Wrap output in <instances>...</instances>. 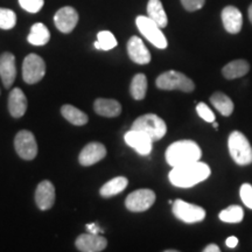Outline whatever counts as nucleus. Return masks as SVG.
<instances>
[{
	"instance_id": "nucleus-16",
	"label": "nucleus",
	"mask_w": 252,
	"mask_h": 252,
	"mask_svg": "<svg viewBox=\"0 0 252 252\" xmlns=\"http://www.w3.org/2000/svg\"><path fill=\"white\" fill-rule=\"evenodd\" d=\"M106 156V149L103 144L97 143H89L84 146V149L81 151L78 161L82 166H93L100 160L104 159Z\"/></svg>"
},
{
	"instance_id": "nucleus-27",
	"label": "nucleus",
	"mask_w": 252,
	"mask_h": 252,
	"mask_svg": "<svg viewBox=\"0 0 252 252\" xmlns=\"http://www.w3.org/2000/svg\"><path fill=\"white\" fill-rule=\"evenodd\" d=\"M147 93V77L144 74H137L132 78L130 86V94L135 100L145 98Z\"/></svg>"
},
{
	"instance_id": "nucleus-34",
	"label": "nucleus",
	"mask_w": 252,
	"mask_h": 252,
	"mask_svg": "<svg viewBox=\"0 0 252 252\" xmlns=\"http://www.w3.org/2000/svg\"><path fill=\"white\" fill-rule=\"evenodd\" d=\"M206 0H181V4L188 12H195L204 6Z\"/></svg>"
},
{
	"instance_id": "nucleus-22",
	"label": "nucleus",
	"mask_w": 252,
	"mask_h": 252,
	"mask_svg": "<svg viewBox=\"0 0 252 252\" xmlns=\"http://www.w3.org/2000/svg\"><path fill=\"white\" fill-rule=\"evenodd\" d=\"M147 14H149L147 17H150L161 28H165L168 25V18H167V14L160 0H149Z\"/></svg>"
},
{
	"instance_id": "nucleus-23",
	"label": "nucleus",
	"mask_w": 252,
	"mask_h": 252,
	"mask_svg": "<svg viewBox=\"0 0 252 252\" xmlns=\"http://www.w3.org/2000/svg\"><path fill=\"white\" fill-rule=\"evenodd\" d=\"M28 42L34 46H45L50 40V33L45 25L37 23L34 24L31 28L30 34L27 36Z\"/></svg>"
},
{
	"instance_id": "nucleus-39",
	"label": "nucleus",
	"mask_w": 252,
	"mask_h": 252,
	"mask_svg": "<svg viewBox=\"0 0 252 252\" xmlns=\"http://www.w3.org/2000/svg\"><path fill=\"white\" fill-rule=\"evenodd\" d=\"M214 127H215V128H217V127H219V124H217V123H216V122H214Z\"/></svg>"
},
{
	"instance_id": "nucleus-12",
	"label": "nucleus",
	"mask_w": 252,
	"mask_h": 252,
	"mask_svg": "<svg viewBox=\"0 0 252 252\" xmlns=\"http://www.w3.org/2000/svg\"><path fill=\"white\" fill-rule=\"evenodd\" d=\"M78 23V13L74 7L65 6L60 8L54 15V24L56 28L62 33H70L74 31Z\"/></svg>"
},
{
	"instance_id": "nucleus-33",
	"label": "nucleus",
	"mask_w": 252,
	"mask_h": 252,
	"mask_svg": "<svg viewBox=\"0 0 252 252\" xmlns=\"http://www.w3.org/2000/svg\"><path fill=\"white\" fill-rule=\"evenodd\" d=\"M239 195H241V198L245 207L252 209V186L250 184L242 185L241 189H239Z\"/></svg>"
},
{
	"instance_id": "nucleus-19",
	"label": "nucleus",
	"mask_w": 252,
	"mask_h": 252,
	"mask_svg": "<svg viewBox=\"0 0 252 252\" xmlns=\"http://www.w3.org/2000/svg\"><path fill=\"white\" fill-rule=\"evenodd\" d=\"M8 111L12 117L20 118L27 111V98L20 88H14L8 96Z\"/></svg>"
},
{
	"instance_id": "nucleus-25",
	"label": "nucleus",
	"mask_w": 252,
	"mask_h": 252,
	"mask_svg": "<svg viewBox=\"0 0 252 252\" xmlns=\"http://www.w3.org/2000/svg\"><path fill=\"white\" fill-rule=\"evenodd\" d=\"M128 180L125 178V176H117V178L112 179L104 184L102 188L99 189V193L103 197H111L115 196L119 193H122L124 189L127 187Z\"/></svg>"
},
{
	"instance_id": "nucleus-11",
	"label": "nucleus",
	"mask_w": 252,
	"mask_h": 252,
	"mask_svg": "<svg viewBox=\"0 0 252 252\" xmlns=\"http://www.w3.org/2000/svg\"><path fill=\"white\" fill-rule=\"evenodd\" d=\"M124 139L128 146L132 147L135 152L140 156H149L152 151V144L154 141L151 139L150 135H147L143 131L131 130L127 131L124 135Z\"/></svg>"
},
{
	"instance_id": "nucleus-3",
	"label": "nucleus",
	"mask_w": 252,
	"mask_h": 252,
	"mask_svg": "<svg viewBox=\"0 0 252 252\" xmlns=\"http://www.w3.org/2000/svg\"><path fill=\"white\" fill-rule=\"evenodd\" d=\"M228 147L230 156L237 165L247 166L252 162V146L242 132L234 131L229 135Z\"/></svg>"
},
{
	"instance_id": "nucleus-26",
	"label": "nucleus",
	"mask_w": 252,
	"mask_h": 252,
	"mask_svg": "<svg viewBox=\"0 0 252 252\" xmlns=\"http://www.w3.org/2000/svg\"><path fill=\"white\" fill-rule=\"evenodd\" d=\"M61 113L62 116L69 123L71 124L77 125V126H82V125H86L89 118L88 116L84 113L83 111H81L80 109L75 108L74 105H70V104H65L61 108Z\"/></svg>"
},
{
	"instance_id": "nucleus-29",
	"label": "nucleus",
	"mask_w": 252,
	"mask_h": 252,
	"mask_svg": "<svg viewBox=\"0 0 252 252\" xmlns=\"http://www.w3.org/2000/svg\"><path fill=\"white\" fill-rule=\"evenodd\" d=\"M94 48L99 50H110L117 46V40L111 32L102 31L97 34V41L94 43Z\"/></svg>"
},
{
	"instance_id": "nucleus-28",
	"label": "nucleus",
	"mask_w": 252,
	"mask_h": 252,
	"mask_svg": "<svg viewBox=\"0 0 252 252\" xmlns=\"http://www.w3.org/2000/svg\"><path fill=\"white\" fill-rule=\"evenodd\" d=\"M219 217L225 223H239L244 217V210L239 206H230L222 210Z\"/></svg>"
},
{
	"instance_id": "nucleus-17",
	"label": "nucleus",
	"mask_w": 252,
	"mask_h": 252,
	"mask_svg": "<svg viewBox=\"0 0 252 252\" xmlns=\"http://www.w3.org/2000/svg\"><path fill=\"white\" fill-rule=\"evenodd\" d=\"M220 18H222L223 26H224L228 33L237 34L242 31V27H243V15H242V12L237 7H235V6H226V7L223 8L222 13H220Z\"/></svg>"
},
{
	"instance_id": "nucleus-7",
	"label": "nucleus",
	"mask_w": 252,
	"mask_h": 252,
	"mask_svg": "<svg viewBox=\"0 0 252 252\" xmlns=\"http://www.w3.org/2000/svg\"><path fill=\"white\" fill-rule=\"evenodd\" d=\"M46 63L36 54L27 55L23 63V78L27 84H35L45 77Z\"/></svg>"
},
{
	"instance_id": "nucleus-36",
	"label": "nucleus",
	"mask_w": 252,
	"mask_h": 252,
	"mask_svg": "<svg viewBox=\"0 0 252 252\" xmlns=\"http://www.w3.org/2000/svg\"><path fill=\"white\" fill-rule=\"evenodd\" d=\"M87 229H88V232H90V234H99V232H102L99 230L98 226H97L96 224H88L87 225Z\"/></svg>"
},
{
	"instance_id": "nucleus-18",
	"label": "nucleus",
	"mask_w": 252,
	"mask_h": 252,
	"mask_svg": "<svg viewBox=\"0 0 252 252\" xmlns=\"http://www.w3.org/2000/svg\"><path fill=\"white\" fill-rule=\"evenodd\" d=\"M127 53L132 61L138 64H149L151 62V53L140 37L132 36L128 40Z\"/></svg>"
},
{
	"instance_id": "nucleus-35",
	"label": "nucleus",
	"mask_w": 252,
	"mask_h": 252,
	"mask_svg": "<svg viewBox=\"0 0 252 252\" xmlns=\"http://www.w3.org/2000/svg\"><path fill=\"white\" fill-rule=\"evenodd\" d=\"M237 244H238V238L235 237V236H230V237L226 238L225 245H226V247H228V248L234 249V248L237 247Z\"/></svg>"
},
{
	"instance_id": "nucleus-38",
	"label": "nucleus",
	"mask_w": 252,
	"mask_h": 252,
	"mask_svg": "<svg viewBox=\"0 0 252 252\" xmlns=\"http://www.w3.org/2000/svg\"><path fill=\"white\" fill-rule=\"evenodd\" d=\"M248 14H249V19H250V21H251V24H252V4L250 5V7H249Z\"/></svg>"
},
{
	"instance_id": "nucleus-10",
	"label": "nucleus",
	"mask_w": 252,
	"mask_h": 252,
	"mask_svg": "<svg viewBox=\"0 0 252 252\" xmlns=\"http://www.w3.org/2000/svg\"><path fill=\"white\" fill-rule=\"evenodd\" d=\"M14 149L21 159H35L37 156V144L34 134L27 130L18 132L14 138Z\"/></svg>"
},
{
	"instance_id": "nucleus-30",
	"label": "nucleus",
	"mask_w": 252,
	"mask_h": 252,
	"mask_svg": "<svg viewBox=\"0 0 252 252\" xmlns=\"http://www.w3.org/2000/svg\"><path fill=\"white\" fill-rule=\"evenodd\" d=\"M15 25H17V14L12 9L0 7V30H12Z\"/></svg>"
},
{
	"instance_id": "nucleus-1",
	"label": "nucleus",
	"mask_w": 252,
	"mask_h": 252,
	"mask_svg": "<svg viewBox=\"0 0 252 252\" xmlns=\"http://www.w3.org/2000/svg\"><path fill=\"white\" fill-rule=\"evenodd\" d=\"M210 167L207 163L195 161L178 167H173L168 179L171 184L179 188H190L196 186L210 175Z\"/></svg>"
},
{
	"instance_id": "nucleus-20",
	"label": "nucleus",
	"mask_w": 252,
	"mask_h": 252,
	"mask_svg": "<svg viewBox=\"0 0 252 252\" xmlns=\"http://www.w3.org/2000/svg\"><path fill=\"white\" fill-rule=\"evenodd\" d=\"M94 112L103 117H118L122 113V105L118 100L97 98L94 103Z\"/></svg>"
},
{
	"instance_id": "nucleus-32",
	"label": "nucleus",
	"mask_w": 252,
	"mask_h": 252,
	"mask_svg": "<svg viewBox=\"0 0 252 252\" xmlns=\"http://www.w3.org/2000/svg\"><path fill=\"white\" fill-rule=\"evenodd\" d=\"M196 112L197 115L200 116L201 118L203 119L204 122L207 123H214L215 122V113H214L212 110H210L209 106L204 103H198L196 105Z\"/></svg>"
},
{
	"instance_id": "nucleus-15",
	"label": "nucleus",
	"mask_w": 252,
	"mask_h": 252,
	"mask_svg": "<svg viewBox=\"0 0 252 252\" xmlns=\"http://www.w3.org/2000/svg\"><path fill=\"white\" fill-rule=\"evenodd\" d=\"M35 202L40 210H48L54 206L55 187L48 180L41 181L35 190Z\"/></svg>"
},
{
	"instance_id": "nucleus-31",
	"label": "nucleus",
	"mask_w": 252,
	"mask_h": 252,
	"mask_svg": "<svg viewBox=\"0 0 252 252\" xmlns=\"http://www.w3.org/2000/svg\"><path fill=\"white\" fill-rule=\"evenodd\" d=\"M19 5L28 13H37L45 5V0H19Z\"/></svg>"
},
{
	"instance_id": "nucleus-14",
	"label": "nucleus",
	"mask_w": 252,
	"mask_h": 252,
	"mask_svg": "<svg viewBox=\"0 0 252 252\" xmlns=\"http://www.w3.org/2000/svg\"><path fill=\"white\" fill-rule=\"evenodd\" d=\"M77 250L82 252H99L103 251L108 245L105 237L99 234H82L76 238L75 242Z\"/></svg>"
},
{
	"instance_id": "nucleus-4",
	"label": "nucleus",
	"mask_w": 252,
	"mask_h": 252,
	"mask_svg": "<svg viewBox=\"0 0 252 252\" xmlns=\"http://www.w3.org/2000/svg\"><path fill=\"white\" fill-rule=\"evenodd\" d=\"M132 130L143 131L153 141H158L165 137L167 132V125L165 121H162L159 116L153 115V113H147V115L140 116L132 124Z\"/></svg>"
},
{
	"instance_id": "nucleus-21",
	"label": "nucleus",
	"mask_w": 252,
	"mask_h": 252,
	"mask_svg": "<svg viewBox=\"0 0 252 252\" xmlns=\"http://www.w3.org/2000/svg\"><path fill=\"white\" fill-rule=\"evenodd\" d=\"M250 70V64L245 60H234L224 65L222 69V74L226 80H235V78L243 77Z\"/></svg>"
},
{
	"instance_id": "nucleus-24",
	"label": "nucleus",
	"mask_w": 252,
	"mask_h": 252,
	"mask_svg": "<svg viewBox=\"0 0 252 252\" xmlns=\"http://www.w3.org/2000/svg\"><path fill=\"white\" fill-rule=\"evenodd\" d=\"M210 102H212L214 108H215L220 115L225 116V117H229V116L234 112V102H232L231 98H230L229 96H226L225 94L215 93L212 94V97H210Z\"/></svg>"
},
{
	"instance_id": "nucleus-2",
	"label": "nucleus",
	"mask_w": 252,
	"mask_h": 252,
	"mask_svg": "<svg viewBox=\"0 0 252 252\" xmlns=\"http://www.w3.org/2000/svg\"><path fill=\"white\" fill-rule=\"evenodd\" d=\"M202 151L193 140H180L171 144L166 151V161L169 166L178 167L186 163L200 161Z\"/></svg>"
},
{
	"instance_id": "nucleus-13",
	"label": "nucleus",
	"mask_w": 252,
	"mask_h": 252,
	"mask_svg": "<svg viewBox=\"0 0 252 252\" xmlns=\"http://www.w3.org/2000/svg\"><path fill=\"white\" fill-rule=\"evenodd\" d=\"M17 77V65H15V56L9 52H5L0 55V78L2 86L9 89L13 86Z\"/></svg>"
},
{
	"instance_id": "nucleus-8",
	"label": "nucleus",
	"mask_w": 252,
	"mask_h": 252,
	"mask_svg": "<svg viewBox=\"0 0 252 252\" xmlns=\"http://www.w3.org/2000/svg\"><path fill=\"white\" fill-rule=\"evenodd\" d=\"M173 214L176 219L186 223L201 222L206 217V210L202 207L188 203L180 198L173 202Z\"/></svg>"
},
{
	"instance_id": "nucleus-9",
	"label": "nucleus",
	"mask_w": 252,
	"mask_h": 252,
	"mask_svg": "<svg viewBox=\"0 0 252 252\" xmlns=\"http://www.w3.org/2000/svg\"><path fill=\"white\" fill-rule=\"evenodd\" d=\"M156 193L151 189H138L126 197L125 207L133 213H141L150 209L156 202Z\"/></svg>"
},
{
	"instance_id": "nucleus-6",
	"label": "nucleus",
	"mask_w": 252,
	"mask_h": 252,
	"mask_svg": "<svg viewBox=\"0 0 252 252\" xmlns=\"http://www.w3.org/2000/svg\"><path fill=\"white\" fill-rule=\"evenodd\" d=\"M135 24H137V27L138 30L140 31V33L143 34L153 46H156L157 48L159 49L167 48L168 42H167L166 36L163 35L161 27H160L157 23H154L150 17L139 15V17L135 19Z\"/></svg>"
},
{
	"instance_id": "nucleus-37",
	"label": "nucleus",
	"mask_w": 252,
	"mask_h": 252,
	"mask_svg": "<svg viewBox=\"0 0 252 252\" xmlns=\"http://www.w3.org/2000/svg\"><path fill=\"white\" fill-rule=\"evenodd\" d=\"M204 252H220V248L216 244H209L203 249Z\"/></svg>"
},
{
	"instance_id": "nucleus-5",
	"label": "nucleus",
	"mask_w": 252,
	"mask_h": 252,
	"mask_svg": "<svg viewBox=\"0 0 252 252\" xmlns=\"http://www.w3.org/2000/svg\"><path fill=\"white\" fill-rule=\"evenodd\" d=\"M160 90H180L184 93H191L195 89L194 82L182 72L168 70L160 75L156 81Z\"/></svg>"
}]
</instances>
